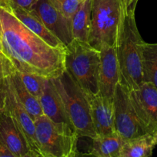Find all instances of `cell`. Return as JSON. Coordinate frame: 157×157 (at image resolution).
Here are the masks:
<instances>
[{"instance_id": "29", "label": "cell", "mask_w": 157, "mask_h": 157, "mask_svg": "<svg viewBox=\"0 0 157 157\" xmlns=\"http://www.w3.org/2000/svg\"><path fill=\"white\" fill-rule=\"evenodd\" d=\"M56 1H58V2H60V3H61V2H62V1H63V0H56Z\"/></svg>"}, {"instance_id": "22", "label": "cell", "mask_w": 157, "mask_h": 157, "mask_svg": "<svg viewBox=\"0 0 157 157\" xmlns=\"http://www.w3.org/2000/svg\"><path fill=\"white\" fill-rule=\"evenodd\" d=\"M18 71L12 61L3 53L0 52V84L4 83L8 78L13 75Z\"/></svg>"}, {"instance_id": "9", "label": "cell", "mask_w": 157, "mask_h": 157, "mask_svg": "<svg viewBox=\"0 0 157 157\" xmlns=\"http://www.w3.org/2000/svg\"><path fill=\"white\" fill-rule=\"evenodd\" d=\"M61 3L56 0H37L32 8L42 20L47 29L66 45L73 40L71 30V21L62 13Z\"/></svg>"}, {"instance_id": "28", "label": "cell", "mask_w": 157, "mask_h": 157, "mask_svg": "<svg viewBox=\"0 0 157 157\" xmlns=\"http://www.w3.org/2000/svg\"><path fill=\"white\" fill-rule=\"evenodd\" d=\"M0 52H2V53H3V52H2V47L1 41H0Z\"/></svg>"}, {"instance_id": "4", "label": "cell", "mask_w": 157, "mask_h": 157, "mask_svg": "<svg viewBox=\"0 0 157 157\" xmlns=\"http://www.w3.org/2000/svg\"><path fill=\"white\" fill-rule=\"evenodd\" d=\"M65 67L87 97L99 93L100 51L88 42L73 39L66 47Z\"/></svg>"}, {"instance_id": "8", "label": "cell", "mask_w": 157, "mask_h": 157, "mask_svg": "<svg viewBox=\"0 0 157 157\" xmlns=\"http://www.w3.org/2000/svg\"><path fill=\"white\" fill-rule=\"evenodd\" d=\"M130 98L140 124L146 133L157 136V88L143 82L129 90Z\"/></svg>"}, {"instance_id": "30", "label": "cell", "mask_w": 157, "mask_h": 157, "mask_svg": "<svg viewBox=\"0 0 157 157\" xmlns=\"http://www.w3.org/2000/svg\"><path fill=\"white\" fill-rule=\"evenodd\" d=\"M0 5H2V0H0Z\"/></svg>"}, {"instance_id": "1", "label": "cell", "mask_w": 157, "mask_h": 157, "mask_svg": "<svg viewBox=\"0 0 157 157\" xmlns=\"http://www.w3.org/2000/svg\"><path fill=\"white\" fill-rule=\"evenodd\" d=\"M0 41L3 54L18 72L52 79L66 71V48L48 44L2 5H0Z\"/></svg>"}, {"instance_id": "6", "label": "cell", "mask_w": 157, "mask_h": 157, "mask_svg": "<svg viewBox=\"0 0 157 157\" xmlns=\"http://www.w3.org/2000/svg\"><path fill=\"white\" fill-rule=\"evenodd\" d=\"M35 136L41 157H73L78 136L69 126L58 125L42 114L35 121Z\"/></svg>"}, {"instance_id": "27", "label": "cell", "mask_w": 157, "mask_h": 157, "mask_svg": "<svg viewBox=\"0 0 157 157\" xmlns=\"http://www.w3.org/2000/svg\"><path fill=\"white\" fill-rule=\"evenodd\" d=\"M137 2H138V0H125V3H126L128 10L135 11Z\"/></svg>"}, {"instance_id": "26", "label": "cell", "mask_w": 157, "mask_h": 157, "mask_svg": "<svg viewBox=\"0 0 157 157\" xmlns=\"http://www.w3.org/2000/svg\"><path fill=\"white\" fill-rule=\"evenodd\" d=\"M0 157H14L0 138Z\"/></svg>"}, {"instance_id": "24", "label": "cell", "mask_w": 157, "mask_h": 157, "mask_svg": "<svg viewBox=\"0 0 157 157\" xmlns=\"http://www.w3.org/2000/svg\"><path fill=\"white\" fill-rule=\"evenodd\" d=\"M37 0H2V6L9 9H32Z\"/></svg>"}, {"instance_id": "2", "label": "cell", "mask_w": 157, "mask_h": 157, "mask_svg": "<svg viewBox=\"0 0 157 157\" xmlns=\"http://www.w3.org/2000/svg\"><path fill=\"white\" fill-rule=\"evenodd\" d=\"M135 18V11L126 10L121 32L115 45L120 74V83L129 90L143 83V45Z\"/></svg>"}, {"instance_id": "7", "label": "cell", "mask_w": 157, "mask_h": 157, "mask_svg": "<svg viewBox=\"0 0 157 157\" xmlns=\"http://www.w3.org/2000/svg\"><path fill=\"white\" fill-rule=\"evenodd\" d=\"M115 132L124 141L146 133L139 121L127 87L119 83L113 97Z\"/></svg>"}, {"instance_id": "5", "label": "cell", "mask_w": 157, "mask_h": 157, "mask_svg": "<svg viewBox=\"0 0 157 157\" xmlns=\"http://www.w3.org/2000/svg\"><path fill=\"white\" fill-rule=\"evenodd\" d=\"M52 80L62 99L69 121L78 137L91 140L95 138L96 133L92 124L87 95L66 71Z\"/></svg>"}, {"instance_id": "21", "label": "cell", "mask_w": 157, "mask_h": 157, "mask_svg": "<svg viewBox=\"0 0 157 157\" xmlns=\"http://www.w3.org/2000/svg\"><path fill=\"white\" fill-rule=\"evenodd\" d=\"M20 78L27 90L35 98H38L44 90L45 85L49 78L40 75L26 72H18Z\"/></svg>"}, {"instance_id": "13", "label": "cell", "mask_w": 157, "mask_h": 157, "mask_svg": "<svg viewBox=\"0 0 157 157\" xmlns=\"http://www.w3.org/2000/svg\"><path fill=\"white\" fill-rule=\"evenodd\" d=\"M90 114L96 136L116 133L114 123L113 100L100 94L88 97Z\"/></svg>"}, {"instance_id": "25", "label": "cell", "mask_w": 157, "mask_h": 157, "mask_svg": "<svg viewBox=\"0 0 157 157\" xmlns=\"http://www.w3.org/2000/svg\"><path fill=\"white\" fill-rule=\"evenodd\" d=\"M6 106V80L0 84V113L5 111Z\"/></svg>"}, {"instance_id": "17", "label": "cell", "mask_w": 157, "mask_h": 157, "mask_svg": "<svg viewBox=\"0 0 157 157\" xmlns=\"http://www.w3.org/2000/svg\"><path fill=\"white\" fill-rule=\"evenodd\" d=\"M92 141L88 155L96 157H120L124 140L117 133L96 136Z\"/></svg>"}, {"instance_id": "23", "label": "cell", "mask_w": 157, "mask_h": 157, "mask_svg": "<svg viewBox=\"0 0 157 157\" xmlns=\"http://www.w3.org/2000/svg\"><path fill=\"white\" fill-rule=\"evenodd\" d=\"M85 0H63L60 7L65 16L71 21L74 14L77 12Z\"/></svg>"}, {"instance_id": "14", "label": "cell", "mask_w": 157, "mask_h": 157, "mask_svg": "<svg viewBox=\"0 0 157 157\" xmlns=\"http://www.w3.org/2000/svg\"><path fill=\"white\" fill-rule=\"evenodd\" d=\"M38 101L42 109L43 114L51 121L58 125L69 126L73 128L68 117L62 99L52 79L47 80L44 90L38 98Z\"/></svg>"}, {"instance_id": "12", "label": "cell", "mask_w": 157, "mask_h": 157, "mask_svg": "<svg viewBox=\"0 0 157 157\" xmlns=\"http://www.w3.org/2000/svg\"><path fill=\"white\" fill-rule=\"evenodd\" d=\"M119 82V68L115 47L104 48L100 50L99 94L113 100L115 88Z\"/></svg>"}, {"instance_id": "15", "label": "cell", "mask_w": 157, "mask_h": 157, "mask_svg": "<svg viewBox=\"0 0 157 157\" xmlns=\"http://www.w3.org/2000/svg\"><path fill=\"white\" fill-rule=\"evenodd\" d=\"M10 10L26 27L42 38L48 44L55 48H66V46L62 43V41L47 29L42 20L35 11L25 9H15Z\"/></svg>"}, {"instance_id": "20", "label": "cell", "mask_w": 157, "mask_h": 157, "mask_svg": "<svg viewBox=\"0 0 157 157\" xmlns=\"http://www.w3.org/2000/svg\"><path fill=\"white\" fill-rule=\"evenodd\" d=\"M143 80L157 88V43H143Z\"/></svg>"}, {"instance_id": "11", "label": "cell", "mask_w": 157, "mask_h": 157, "mask_svg": "<svg viewBox=\"0 0 157 157\" xmlns=\"http://www.w3.org/2000/svg\"><path fill=\"white\" fill-rule=\"evenodd\" d=\"M0 138L14 157H35L10 113H0Z\"/></svg>"}, {"instance_id": "10", "label": "cell", "mask_w": 157, "mask_h": 157, "mask_svg": "<svg viewBox=\"0 0 157 157\" xmlns=\"http://www.w3.org/2000/svg\"><path fill=\"white\" fill-rule=\"evenodd\" d=\"M7 110L13 117L18 128L29 143L31 150L35 157H41L36 136H35V121L32 120L23 106L20 104L12 89L9 78L6 79V106Z\"/></svg>"}, {"instance_id": "16", "label": "cell", "mask_w": 157, "mask_h": 157, "mask_svg": "<svg viewBox=\"0 0 157 157\" xmlns=\"http://www.w3.org/2000/svg\"><path fill=\"white\" fill-rule=\"evenodd\" d=\"M157 145V136L144 133L124 141L120 157H149Z\"/></svg>"}, {"instance_id": "19", "label": "cell", "mask_w": 157, "mask_h": 157, "mask_svg": "<svg viewBox=\"0 0 157 157\" xmlns=\"http://www.w3.org/2000/svg\"><path fill=\"white\" fill-rule=\"evenodd\" d=\"M91 6L92 0H85L71 18L73 39L88 42L91 29Z\"/></svg>"}, {"instance_id": "18", "label": "cell", "mask_w": 157, "mask_h": 157, "mask_svg": "<svg viewBox=\"0 0 157 157\" xmlns=\"http://www.w3.org/2000/svg\"><path fill=\"white\" fill-rule=\"evenodd\" d=\"M9 80L18 101L29 113L32 120L35 121L37 118L43 114L42 109L40 105L38 98L33 96L25 87L24 84L18 75V71L9 77Z\"/></svg>"}, {"instance_id": "3", "label": "cell", "mask_w": 157, "mask_h": 157, "mask_svg": "<svg viewBox=\"0 0 157 157\" xmlns=\"http://www.w3.org/2000/svg\"><path fill=\"white\" fill-rule=\"evenodd\" d=\"M126 10L125 0H92L88 43L99 51L115 47Z\"/></svg>"}]
</instances>
